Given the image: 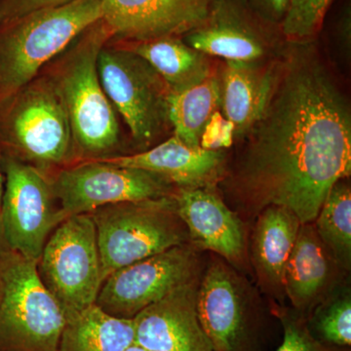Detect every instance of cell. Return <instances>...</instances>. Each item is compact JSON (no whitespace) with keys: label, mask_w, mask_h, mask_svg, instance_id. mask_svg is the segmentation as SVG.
<instances>
[{"label":"cell","mask_w":351,"mask_h":351,"mask_svg":"<svg viewBox=\"0 0 351 351\" xmlns=\"http://www.w3.org/2000/svg\"><path fill=\"white\" fill-rule=\"evenodd\" d=\"M124 351H154L151 350H147V348H143V346L137 345V343H132L130 346L126 348Z\"/></svg>","instance_id":"33"},{"label":"cell","mask_w":351,"mask_h":351,"mask_svg":"<svg viewBox=\"0 0 351 351\" xmlns=\"http://www.w3.org/2000/svg\"><path fill=\"white\" fill-rule=\"evenodd\" d=\"M195 258L186 245H179L113 272L104 281L96 306L110 315L133 319L193 278Z\"/></svg>","instance_id":"11"},{"label":"cell","mask_w":351,"mask_h":351,"mask_svg":"<svg viewBox=\"0 0 351 351\" xmlns=\"http://www.w3.org/2000/svg\"><path fill=\"white\" fill-rule=\"evenodd\" d=\"M112 39L101 18L87 27L40 73L50 78L69 115L76 154L103 158L119 147L120 127L98 71V58Z\"/></svg>","instance_id":"2"},{"label":"cell","mask_w":351,"mask_h":351,"mask_svg":"<svg viewBox=\"0 0 351 351\" xmlns=\"http://www.w3.org/2000/svg\"><path fill=\"white\" fill-rule=\"evenodd\" d=\"M135 341L133 319L88 307L66 320L57 351H124Z\"/></svg>","instance_id":"22"},{"label":"cell","mask_w":351,"mask_h":351,"mask_svg":"<svg viewBox=\"0 0 351 351\" xmlns=\"http://www.w3.org/2000/svg\"><path fill=\"white\" fill-rule=\"evenodd\" d=\"M233 140L234 128L232 124L217 112L203 131L200 147L210 151H221L223 147H230Z\"/></svg>","instance_id":"28"},{"label":"cell","mask_w":351,"mask_h":351,"mask_svg":"<svg viewBox=\"0 0 351 351\" xmlns=\"http://www.w3.org/2000/svg\"><path fill=\"white\" fill-rule=\"evenodd\" d=\"M221 108V82L213 71L204 80L182 91L170 93L169 119L173 135L184 144L200 147L208 122Z\"/></svg>","instance_id":"23"},{"label":"cell","mask_w":351,"mask_h":351,"mask_svg":"<svg viewBox=\"0 0 351 351\" xmlns=\"http://www.w3.org/2000/svg\"><path fill=\"white\" fill-rule=\"evenodd\" d=\"M73 0H0V25L40 9L64 5Z\"/></svg>","instance_id":"29"},{"label":"cell","mask_w":351,"mask_h":351,"mask_svg":"<svg viewBox=\"0 0 351 351\" xmlns=\"http://www.w3.org/2000/svg\"><path fill=\"white\" fill-rule=\"evenodd\" d=\"M330 260L315 228L302 225L284 270L283 288L295 308L306 311L317 301L329 280Z\"/></svg>","instance_id":"19"},{"label":"cell","mask_w":351,"mask_h":351,"mask_svg":"<svg viewBox=\"0 0 351 351\" xmlns=\"http://www.w3.org/2000/svg\"><path fill=\"white\" fill-rule=\"evenodd\" d=\"M261 19L272 24H280L289 8L290 0H248Z\"/></svg>","instance_id":"30"},{"label":"cell","mask_w":351,"mask_h":351,"mask_svg":"<svg viewBox=\"0 0 351 351\" xmlns=\"http://www.w3.org/2000/svg\"><path fill=\"white\" fill-rule=\"evenodd\" d=\"M332 0H290L280 27L287 43H309L322 29Z\"/></svg>","instance_id":"26"},{"label":"cell","mask_w":351,"mask_h":351,"mask_svg":"<svg viewBox=\"0 0 351 351\" xmlns=\"http://www.w3.org/2000/svg\"><path fill=\"white\" fill-rule=\"evenodd\" d=\"M258 62L226 61L221 69V108L234 128V140L243 138L257 122L271 95L276 60Z\"/></svg>","instance_id":"18"},{"label":"cell","mask_w":351,"mask_h":351,"mask_svg":"<svg viewBox=\"0 0 351 351\" xmlns=\"http://www.w3.org/2000/svg\"><path fill=\"white\" fill-rule=\"evenodd\" d=\"M216 0H104L103 20L114 43L186 36L200 27Z\"/></svg>","instance_id":"12"},{"label":"cell","mask_w":351,"mask_h":351,"mask_svg":"<svg viewBox=\"0 0 351 351\" xmlns=\"http://www.w3.org/2000/svg\"><path fill=\"white\" fill-rule=\"evenodd\" d=\"M66 322L38 261L0 252V351H57Z\"/></svg>","instance_id":"5"},{"label":"cell","mask_w":351,"mask_h":351,"mask_svg":"<svg viewBox=\"0 0 351 351\" xmlns=\"http://www.w3.org/2000/svg\"><path fill=\"white\" fill-rule=\"evenodd\" d=\"M90 214L96 226L104 281L117 270L186 239L188 230L173 195L108 205Z\"/></svg>","instance_id":"6"},{"label":"cell","mask_w":351,"mask_h":351,"mask_svg":"<svg viewBox=\"0 0 351 351\" xmlns=\"http://www.w3.org/2000/svg\"><path fill=\"white\" fill-rule=\"evenodd\" d=\"M1 219L10 250L38 261L50 232L64 221L55 205L52 182L43 171L16 157L4 156Z\"/></svg>","instance_id":"9"},{"label":"cell","mask_w":351,"mask_h":351,"mask_svg":"<svg viewBox=\"0 0 351 351\" xmlns=\"http://www.w3.org/2000/svg\"><path fill=\"white\" fill-rule=\"evenodd\" d=\"M306 326L317 341L336 348L351 345V299L350 295L330 300L316 309Z\"/></svg>","instance_id":"25"},{"label":"cell","mask_w":351,"mask_h":351,"mask_svg":"<svg viewBox=\"0 0 351 351\" xmlns=\"http://www.w3.org/2000/svg\"><path fill=\"white\" fill-rule=\"evenodd\" d=\"M184 38L203 54L230 62L262 61L269 50L267 39L237 0H216L207 20Z\"/></svg>","instance_id":"16"},{"label":"cell","mask_w":351,"mask_h":351,"mask_svg":"<svg viewBox=\"0 0 351 351\" xmlns=\"http://www.w3.org/2000/svg\"><path fill=\"white\" fill-rule=\"evenodd\" d=\"M283 326V341L276 351H343V348L325 345L317 341L306 326L304 316L288 313L279 315Z\"/></svg>","instance_id":"27"},{"label":"cell","mask_w":351,"mask_h":351,"mask_svg":"<svg viewBox=\"0 0 351 351\" xmlns=\"http://www.w3.org/2000/svg\"><path fill=\"white\" fill-rule=\"evenodd\" d=\"M301 226L292 211L281 206L265 208L258 219L254 260L263 280L274 287L283 288L284 270Z\"/></svg>","instance_id":"21"},{"label":"cell","mask_w":351,"mask_h":351,"mask_svg":"<svg viewBox=\"0 0 351 351\" xmlns=\"http://www.w3.org/2000/svg\"><path fill=\"white\" fill-rule=\"evenodd\" d=\"M38 270L66 320L96 304L104 280L91 214L69 216L57 226L44 246Z\"/></svg>","instance_id":"8"},{"label":"cell","mask_w":351,"mask_h":351,"mask_svg":"<svg viewBox=\"0 0 351 351\" xmlns=\"http://www.w3.org/2000/svg\"><path fill=\"white\" fill-rule=\"evenodd\" d=\"M1 171V156H0V252H3L8 250V247H7L5 239H4L3 228H2L1 206L4 191V178Z\"/></svg>","instance_id":"32"},{"label":"cell","mask_w":351,"mask_h":351,"mask_svg":"<svg viewBox=\"0 0 351 351\" xmlns=\"http://www.w3.org/2000/svg\"><path fill=\"white\" fill-rule=\"evenodd\" d=\"M338 38L343 43V47L348 49L350 47V9L346 11L339 22Z\"/></svg>","instance_id":"31"},{"label":"cell","mask_w":351,"mask_h":351,"mask_svg":"<svg viewBox=\"0 0 351 351\" xmlns=\"http://www.w3.org/2000/svg\"><path fill=\"white\" fill-rule=\"evenodd\" d=\"M142 57L165 82L170 93L182 91L206 78L214 69L207 55L180 38L142 43H113Z\"/></svg>","instance_id":"20"},{"label":"cell","mask_w":351,"mask_h":351,"mask_svg":"<svg viewBox=\"0 0 351 351\" xmlns=\"http://www.w3.org/2000/svg\"><path fill=\"white\" fill-rule=\"evenodd\" d=\"M104 0H73L0 25V101L31 82L87 27Z\"/></svg>","instance_id":"3"},{"label":"cell","mask_w":351,"mask_h":351,"mask_svg":"<svg viewBox=\"0 0 351 351\" xmlns=\"http://www.w3.org/2000/svg\"><path fill=\"white\" fill-rule=\"evenodd\" d=\"M287 43L232 182L250 211L285 207L306 225L350 176L351 110L313 41Z\"/></svg>","instance_id":"1"},{"label":"cell","mask_w":351,"mask_h":351,"mask_svg":"<svg viewBox=\"0 0 351 351\" xmlns=\"http://www.w3.org/2000/svg\"><path fill=\"white\" fill-rule=\"evenodd\" d=\"M315 230L332 258L343 269L351 265V191L343 180L337 182L315 219Z\"/></svg>","instance_id":"24"},{"label":"cell","mask_w":351,"mask_h":351,"mask_svg":"<svg viewBox=\"0 0 351 351\" xmlns=\"http://www.w3.org/2000/svg\"><path fill=\"white\" fill-rule=\"evenodd\" d=\"M101 85L136 145L147 147L170 129V90L142 57L108 43L98 58Z\"/></svg>","instance_id":"7"},{"label":"cell","mask_w":351,"mask_h":351,"mask_svg":"<svg viewBox=\"0 0 351 351\" xmlns=\"http://www.w3.org/2000/svg\"><path fill=\"white\" fill-rule=\"evenodd\" d=\"M201 327L215 351H250L252 328L239 284L230 270L214 263L196 295Z\"/></svg>","instance_id":"14"},{"label":"cell","mask_w":351,"mask_h":351,"mask_svg":"<svg viewBox=\"0 0 351 351\" xmlns=\"http://www.w3.org/2000/svg\"><path fill=\"white\" fill-rule=\"evenodd\" d=\"M0 147L40 170L75 156L68 113L47 75L39 73L0 101Z\"/></svg>","instance_id":"4"},{"label":"cell","mask_w":351,"mask_h":351,"mask_svg":"<svg viewBox=\"0 0 351 351\" xmlns=\"http://www.w3.org/2000/svg\"><path fill=\"white\" fill-rule=\"evenodd\" d=\"M193 280L133 318L134 343L154 351H215L201 327Z\"/></svg>","instance_id":"13"},{"label":"cell","mask_w":351,"mask_h":351,"mask_svg":"<svg viewBox=\"0 0 351 351\" xmlns=\"http://www.w3.org/2000/svg\"><path fill=\"white\" fill-rule=\"evenodd\" d=\"M99 159L154 173L179 189H208L223 175L226 156L221 149L189 147L173 135L147 151Z\"/></svg>","instance_id":"15"},{"label":"cell","mask_w":351,"mask_h":351,"mask_svg":"<svg viewBox=\"0 0 351 351\" xmlns=\"http://www.w3.org/2000/svg\"><path fill=\"white\" fill-rule=\"evenodd\" d=\"M173 196L178 215L198 247L232 262L243 257V226L219 196L207 188L179 189Z\"/></svg>","instance_id":"17"},{"label":"cell","mask_w":351,"mask_h":351,"mask_svg":"<svg viewBox=\"0 0 351 351\" xmlns=\"http://www.w3.org/2000/svg\"><path fill=\"white\" fill-rule=\"evenodd\" d=\"M51 182L64 218L90 214L108 205L174 195L172 184L160 176L101 159L64 168Z\"/></svg>","instance_id":"10"}]
</instances>
